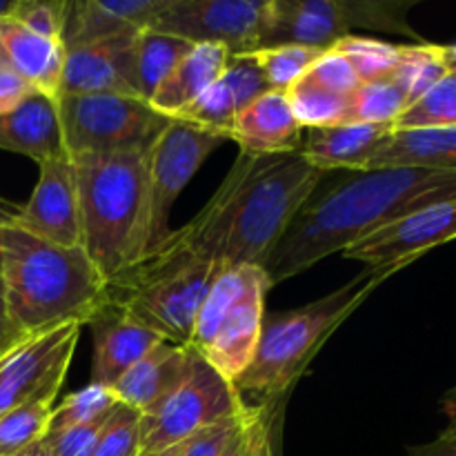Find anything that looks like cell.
Here are the masks:
<instances>
[{"instance_id":"obj_49","label":"cell","mask_w":456,"mask_h":456,"mask_svg":"<svg viewBox=\"0 0 456 456\" xmlns=\"http://www.w3.org/2000/svg\"><path fill=\"white\" fill-rule=\"evenodd\" d=\"M16 3L18 0H0V20L12 16L13 9H16Z\"/></svg>"},{"instance_id":"obj_16","label":"cell","mask_w":456,"mask_h":456,"mask_svg":"<svg viewBox=\"0 0 456 456\" xmlns=\"http://www.w3.org/2000/svg\"><path fill=\"white\" fill-rule=\"evenodd\" d=\"M350 34L346 0H270L261 49L298 45L328 52Z\"/></svg>"},{"instance_id":"obj_13","label":"cell","mask_w":456,"mask_h":456,"mask_svg":"<svg viewBox=\"0 0 456 456\" xmlns=\"http://www.w3.org/2000/svg\"><path fill=\"white\" fill-rule=\"evenodd\" d=\"M456 239V199L414 212L392 225L372 232L346 249L347 258L365 263L370 270L399 272L430 249Z\"/></svg>"},{"instance_id":"obj_6","label":"cell","mask_w":456,"mask_h":456,"mask_svg":"<svg viewBox=\"0 0 456 456\" xmlns=\"http://www.w3.org/2000/svg\"><path fill=\"white\" fill-rule=\"evenodd\" d=\"M218 272L169 236L154 254L105 281L102 303L123 310L165 341L190 346L200 303Z\"/></svg>"},{"instance_id":"obj_42","label":"cell","mask_w":456,"mask_h":456,"mask_svg":"<svg viewBox=\"0 0 456 456\" xmlns=\"http://www.w3.org/2000/svg\"><path fill=\"white\" fill-rule=\"evenodd\" d=\"M408 456H456V436L439 435V439L408 448Z\"/></svg>"},{"instance_id":"obj_2","label":"cell","mask_w":456,"mask_h":456,"mask_svg":"<svg viewBox=\"0 0 456 456\" xmlns=\"http://www.w3.org/2000/svg\"><path fill=\"white\" fill-rule=\"evenodd\" d=\"M456 199V169L386 167L352 172L312 196L265 265L272 285L414 212Z\"/></svg>"},{"instance_id":"obj_4","label":"cell","mask_w":456,"mask_h":456,"mask_svg":"<svg viewBox=\"0 0 456 456\" xmlns=\"http://www.w3.org/2000/svg\"><path fill=\"white\" fill-rule=\"evenodd\" d=\"M147 154L132 151L71 160L78 181L83 249L105 281L136 265L147 254Z\"/></svg>"},{"instance_id":"obj_30","label":"cell","mask_w":456,"mask_h":456,"mask_svg":"<svg viewBox=\"0 0 456 456\" xmlns=\"http://www.w3.org/2000/svg\"><path fill=\"white\" fill-rule=\"evenodd\" d=\"M435 127H456V71H445L392 125V129Z\"/></svg>"},{"instance_id":"obj_32","label":"cell","mask_w":456,"mask_h":456,"mask_svg":"<svg viewBox=\"0 0 456 456\" xmlns=\"http://www.w3.org/2000/svg\"><path fill=\"white\" fill-rule=\"evenodd\" d=\"M334 49H338L352 62L361 83H372V80L392 76L403 56V45L383 43V40L352 34L343 38Z\"/></svg>"},{"instance_id":"obj_5","label":"cell","mask_w":456,"mask_h":456,"mask_svg":"<svg viewBox=\"0 0 456 456\" xmlns=\"http://www.w3.org/2000/svg\"><path fill=\"white\" fill-rule=\"evenodd\" d=\"M387 276L390 272L368 270L319 301L263 316L256 354L243 377L234 383L240 399L245 401V396H249L256 401L254 408L272 412V408L288 395L292 383L301 377L330 332L338 328L341 321H346Z\"/></svg>"},{"instance_id":"obj_28","label":"cell","mask_w":456,"mask_h":456,"mask_svg":"<svg viewBox=\"0 0 456 456\" xmlns=\"http://www.w3.org/2000/svg\"><path fill=\"white\" fill-rule=\"evenodd\" d=\"M56 395L25 401L0 417V456H25L45 439Z\"/></svg>"},{"instance_id":"obj_40","label":"cell","mask_w":456,"mask_h":456,"mask_svg":"<svg viewBox=\"0 0 456 456\" xmlns=\"http://www.w3.org/2000/svg\"><path fill=\"white\" fill-rule=\"evenodd\" d=\"M110 414L92 423H85V426L67 428V430L61 432H47L43 439L45 448L53 456H94L98 436H101Z\"/></svg>"},{"instance_id":"obj_7","label":"cell","mask_w":456,"mask_h":456,"mask_svg":"<svg viewBox=\"0 0 456 456\" xmlns=\"http://www.w3.org/2000/svg\"><path fill=\"white\" fill-rule=\"evenodd\" d=\"M270 288L263 267H225L200 303L190 347L227 381H239L254 361Z\"/></svg>"},{"instance_id":"obj_20","label":"cell","mask_w":456,"mask_h":456,"mask_svg":"<svg viewBox=\"0 0 456 456\" xmlns=\"http://www.w3.org/2000/svg\"><path fill=\"white\" fill-rule=\"evenodd\" d=\"M0 150L29 156L38 165L67 156L58 98L34 89L16 107L0 111Z\"/></svg>"},{"instance_id":"obj_50","label":"cell","mask_w":456,"mask_h":456,"mask_svg":"<svg viewBox=\"0 0 456 456\" xmlns=\"http://www.w3.org/2000/svg\"><path fill=\"white\" fill-rule=\"evenodd\" d=\"M25 456H53V454L49 452V450L45 448V444H43V441H40V444H36L34 448H31L29 452H27Z\"/></svg>"},{"instance_id":"obj_15","label":"cell","mask_w":456,"mask_h":456,"mask_svg":"<svg viewBox=\"0 0 456 456\" xmlns=\"http://www.w3.org/2000/svg\"><path fill=\"white\" fill-rule=\"evenodd\" d=\"M138 31L67 49L58 96L71 94H129L136 92L134 45Z\"/></svg>"},{"instance_id":"obj_14","label":"cell","mask_w":456,"mask_h":456,"mask_svg":"<svg viewBox=\"0 0 456 456\" xmlns=\"http://www.w3.org/2000/svg\"><path fill=\"white\" fill-rule=\"evenodd\" d=\"M31 199L20 205L16 225L61 248H83L76 167L69 156L38 165Z\"/></svg>"},{"instance_id":"obj_25","label":"cell","mask_w":456,"mask_h":456,"mask_svg":"<svg viewBox=\"0 0 456 456\" xmlns=\"http://www.w3.org/2000/svg\"><path fill=\"white\" fill-rule=\"evenodd\" d=\"M386 167L456 169V127L392 129L361 172Z\"/></svg>"},{"instance_id":"obj_26","label":"cell","mask_w":456,"mask_h":456,"mask_svg":"<svg viewBox=\"0 0 456 456\" xmlns=\"http://www.w3.org/2000/svg\"><path fill=\"white\" fill-rule=\"evenodd\" d=\"M230 58L232 53L221 45H194V49L174 67L172 74L156 89L150 102L160 114L176 118L183 110L199 101L216 83Z\"/></svg>"},{"instance_id":"obj_1","label":"cell","mask_w":456,"mask_h":456,"mask_svg":"<svg viewBox=\"0 0 456 456\" xmlns=\"http://www.w3.org/2000/svg\"><path fill=\"white\" fill-rule=\"evenodd\" d=\"M321 178L323 172L301 150L274 156L239 154L203 212L172 236L218 270L239 265L265 270Z\"/></svg>"},{"instance_id":"obj_18","label":"cell","mask_w":456,"mask_h":456,"mask_svg":"<svg viewBox=\"0 0 456 456\" xmlns=\"http://www.w3.org/2000/svg\"><path fill=\"white\" fill-rule=\"evenodd\" d=\"M265 92H270V85L258 65L256 53H239L227 61L216 83L176 118L214 129L227 138L236 116Z\"/></svg>"},{"instance_id":"obj_41","label":"cell","mask_w":456,"mask_h":456,"mask_svg":"<svg viewBox=\"0 0 456 456\" xmlns=\"http://www.w3.org/2000/svg\"><path fill=\"white\" fill-rule=\"evenodd\" d=\"M249 456H276L274 441H272V412L263 410L261 417L254 421L249 435Z\"/></svg>"},{"instance_id":"obj_35","label":"cell","mask_w":456,"mask_h":456,"mask_svg":"<svg viewBox=\"0 0 456 456\" xmlns=\"http://www.w3.org/2000/svg\"><path fill=\"white\" fill-rule=\"evenodd\" d=\"M116 405H118V401L110 387L89 383L87 387L69 395L58 408H53L47 432H61L67 428L92 423L110 414Z\"/></svg>"},{"instance_id":"obj_47","label":"cell","mask_w":456,"mask_h":456,"mask_svg":"<svg viewBox=\"0 0 456 456\" xmlns=\"http://www.w3.org/2000/svg\"><path fill=\"white\" fill-rule=\"evenodd\" d=\"M441 53L448 71H456V45H441Z\"/></svg>"},{"instance_id":"obj_51","label":"cell","mask_w":456,"mask_h":456,"mask_svg":"<svg viewBox=\"0 0 456 456\" xmlns=\"http://www.w3.org/2000/svg\"><path fill=\"white\" fill-rule=\"evenodd\" d=\"M0 319H7V303H4L3 279H0Z\"/></svg>"},{"instance_id":"obj_27","label":"cell","mask_w":456,"mask_h":456,"mask_svg":"<svg viewBox=\"0 0 456 456\" xmlns=\"http://www.w3.org/2000/svg\"><path fill=\"white\" fill-rule=\"evenodd\" d=\"M194 49V45L178 36L160 34V31L141 29L134 45V67H136V92L142 101L150 102L156 89L172 74L174 67Z\"/></svg>"},{"instance_id":"obj_45","label":"cell","mask_w":456,"mask_h":456,"mask_svg":"<svg viewBox=\"0 0 456 456\" xmlns=\"http://www.w3.org/2000/svg\"><path fill=\"white\" fill-rule=\"evenodd\" d=\"M441 410H444L445 419H448V428H445L441 435L456 436V387L450 392H445L444 401H441Z\"/></svg>"},{"instance_id":"obj_3","label":"cell","mask_w":456,"mask_h":456,"mask_svg":"<svg viewBox=\"0 0 456 456\" xmlns=\"http://www.w3.org/2000/svg\"><path fill=\"white\" fill-rule=\"evenodd\" d=\"M0 279L7 319L27 334L85 325L105 294V279L83 248H61L16 223L3 230Z\"/></svg>"},{"instance_id":"obj_12","label":"cell","mask_w":456,"mask_h":456,"mask_svg":"<svg viewBox=\"0 0 456 456\" xmlns=\"http://www.w3.org/2000/svg\"><path fill=\"white\" fill-rule=\"evenodd\" d=\"M80 323H65L29 338L0 356V417L25 401L58 395L80 338Z\"/></svg>"},{"instance_id":"obj_38","label":"cell","mask_w":456,"mask_h":456,"mask_svg":"<svg viewBox=\"0 0 456 456\" xmlns=\"http://www.w3.org/2000/svg\"><path fill=\"white\" fill-rule=\"evenodd\" d=\"M301 78L346 98H352V94L361 87L354 67L338 49H328Z\"/></svg>"},{"instance_id":"obj_52","label":"cell","mask_w":456,"mask_h":456,"mask_svg":"<svg viewBox=\"0 0 456 456\" xmlns=\"http://www.w3.org/2000/svg\"><path fill=\"white\" fill-rule=\"evenodd\" d=\"M4 65H7V62H4V61H3V58H0V69H3V67H4Z\"/></svg>"},{"instance_id":"obj_37","label":"cell","mask_w":456,"mask_h":456,"mask_svg":"<svg viewBox=\"0 0 456 456\" xmlns=\"http://www.w3.org/2000/svg\"><path fill=\"white\" fill-rule=\"evenodd\" d=\"M258 414H261V408H252L249 405L245 412L230 419H223V421L196 432L191 439H187L183 444L181 456H225L227 450L236 441V436L243 430H248L256 421Z\"/></svg>"},{"instance_id":"obj_24","label":"cell","mask_w":456,"mask_h":456,"mask_svg":"<svg viewBox=\"0 0 456 456\" xmlns=\"http://www.w3.org/2000/svg\"><path fill=\"white\" fill-rule=\"evenodd\" d=\"M390 125L372 123H341L330 127L307 129L301 154L319 172L350 169L361 172L365 160L377 151V147L390 136Z\"/></svg>"},{"instance_id":"obj_11","label":"cell","mask_w":456,"mask_h":456,"mask_svg":"<svg viewBox=\"0 0 456 456\" xmlns=\"http://www.w3.org/2000/svg\"><path fill=\"white\" fill-rule=\"evenodd\" d=\"M270 0H167L150 29L191 45H221L232 56L263 45Z\"/></svg>"},{"instance_id":"obj_17","label":"cell","mask_w":456,"mask_h":456,"mask_svg":"<svg viewBox=\"0 0 456 456\" xmlns=\"http://www.w3.org/2000/svg\"><path fill=\"white\" fill-rule=\"evenodd\" d=\"M87 325L94 337L92 383L114 387L151 347L165 341L154 330L145 328L114 305L101 303L89 316Z\"/></svg>"},{"instance_id":"obj_8","label":"cell","mask_w":456,"mask_h":456,"mask_svg":"<svg viewBox=\"0 0 456 456\" xmlns=\"http://www.w3.org/2000/svg\"><path fill=\"white\" fill-rule=\"evenodd\" d=\"M58 114L71 160L150 151L172 120L151 102L129 94L58 96Z\"/></svg>"},{"instance_id":"obj_19","label":"cell","mask_w":456,"mask_h":456,"mask_svg":"<svg viewBox=\"0 0 456 456\" xmlns=\"http://www.w3.org/2000/svg\"><path fill=\"white\" fill-rule=\"evenodd\" d=\"M167 0H74L67 3L62 47L76 49L114 36L141 31L163 12Z\"/></svg>"},{"instance_id":"obj_36","label":"cell","mask_w":456,"mask_h":456,"mask_svg":"<svg viewBox=\"0 0 456 456\" xmlns=\"http://www.w3.org/2000/svg\"><path fill=\"white\" fill-rule=\"evenodd\" d=\"M141 454V412L118 403L111 410L94 456H138Z\"/></svg>"},{"instance_id":"obj_43","label":"cell","mask_w":456,"mask_h":456,"mask_svg":"<svg viewBox=\"0 0 456 456\" xmlns=\"http://www.w3.org/2000/svg\"><path fill=\"white\" fill-rule=\"evenodd\" d=\"M29 337L31 334L22 332V330L18 328L16 323H12L9 319H0V356H4L9 350L20 346V343Z\"/></svg>"},{"instance_id":"obj_10","label":"cell","mask_w":456,"mask_h":456,"mask_svg":"<svg viewBox=\"0 0 456 456\" xmlns=\"http://www.w3.org/2000/svg\"><path fill=\"white\" fill-rule=\"evenodd\" d=\"M227 138L214 129L200 127L183 118H172L147 154V185H150V239L147 254L163 248L172 236L169 214L174 203L194 178L200 165Z\"/></svg>"},{"instance_id":"obj_22","label":"cell","mask_w":456,"mask_h":456,"mask_svg":"<svg viewBox=\"0 0 456 456\" xmlns=\"http://www.w3.org/2000/svg\"><path fill=\"white\" fill-rule=\"evenodd\" d=\"M191 356L190 346L160 341L111 387L116 401L141 414L151 412L181 386L190 372Z\"/></svg>"},{"instance_id":"obj_44","label":"cell","mask_w":456,"mask_h":456,"mask_svg":"<svg viewBox=\"0 0 456 456\" xmlns=\"http://www.w3.org/2000/svg\"><path fill=\"white\" fill-rule=\"evenodd\" d=\"M18 212H20V205H13L9 200L0 199V272H3V230L12 223H16Z\"/></svg>"},{"instance_id":"obj_33","label":"cell","mask_w":456,"mask_h":456,"mask_svg":"<svg viewBox=\"0 0 456 456\" xmlns=\"http://www.w3.org/2000/svg\"><path fill=\"white\" fill-rule=\"evenodd\" d=\"M448 71L441 53V45L423 43V45H403V56L399 65L392 71L396 83L408 92L410 101H417L419 96L428 92L441 76Z\"/></svg>"},{"instance_id":"obj_48","label":"cell","mask_w":456,"mask_h":456,"mask_svg":"<svg viewBox=\"0 0 456 456\" xmlns=\"http://www.w3.org/2000/svg\"><path fill=\"white\" fill-rule=\"evenodd\" d=\"M183 452V444L178 445H169V448L163 450H154V452H141L138 456H181Z\"/></svg>"},{"instance_id":"obj_9","label":"cell","mask_w":456,"mask_h":456,"mask_svg":"<svg viewBox=\"0 0 456 456\" xmlns=\"http://www.w3.org/2000/svg\"><path fill=\"white\" fill-rule=\"evenodd\" d=\"M248 408L234 383L218 374L194 350L190 372L181 386L151 412L141 414V452L185 444L196 432Z\"/></svg>"},{"instance_id":"obj_23","label":"cell","mask_w":456,"mask_h":456,"mask_svg":"<svg viewBox=\"0 0 456 456\" xmlns=\"http://www.w3.org/2000/svg\"><path fill=\"white\" fill-rule=\"evenodd\" d=\"M0 58L36 92L58 98L65 47L61 40L47 38L16 18L0 20Z\"/></svg>"},{"instance_id":"obj_29","label":"cell","mask_w":456,"mask_h":456,"mask_svg":"<svg viewBox=\"0 0 456 456\" xmlns=\"http://www.w3.org/2000/svg\"><path fill=\"white\" fill-rule=\"evenodd\" d=\"M412 105L408 92L396 83L395 76L361 83V87L352 94L350 111L346 123H372V125H395V120Z\"/></svg>"},{"instance_id":"obj_21","label":"cell","mask_w":456,"mask_h":456,"mask_svg":"<svg viewBox=\"0 0 456 456\" xmlns=\"http://www.w3.org/2000/svg\"><path fill=\"white\" fill-rule=\"evenodd\" d=\"M227 138L245 156H274L298 151L303 127L298 125L285 92H265L234 118Z\"/></svg>"},{"instance_id":"obj_46","label":"cell","mask_w":456,"mask_h":456,"mask_svg":"<svg viewBox=\"0 0 456 456\" xmlns=\"http://www.w3.org/2000/svg\"><path fill=\"white\" fill-rule=\"evenodd\" d=\"M261 412H263V410H261ZM258 417H261V414H258ZM252 426H254V423H252ZM252 426H249L248 430H243L239 436H236V441H234V444H232V448L227 450L225 456H248V452H249V435H252Z\"/></svg>"},{"instance_id":"obj_39","label":"cell","mask_w":456,"mask_h":456,"mask_svg":"<svg viewBox=\"0 0 456 456\" xmlns=\"http://www.w3.org/2000/svg\"><path fill=\"white\" fill-rule=\"evenodd\" d=\"M67 0H18L12 18L47 38L61 40L65 27Z\"/></svg>"},{"instance_id":"obj_31","label":"cell","mask_w":456,"mask_h":456,"mask_svg":"<svg viewBox=\"0 0 456 456\" xmlns=\"http://www.w3.org/2000/svg\"><path fill=\"white\" fill-rule=\"evenodd\" d=\"M285 96L303 129L330 127V125H341L347 120L350 98L328 92L305 78H298L285 92Z\"/></svg>"},{"instance_id":"obj_34","label":"cell","mask_w":456,"mask_h":456,"mask_svg":"<svg viewBox=\"0 0 456 456\" xmlns=\"http://www.w3.org/2000/svg\"><path fill=\"white\" fill-rule=\"evenodd\" d=\"M325 49L298 47V45H281L256 52V61L265 74L267 85L274 92H288L305 71L319 61Z\"/></svg>"}]
</instances>
